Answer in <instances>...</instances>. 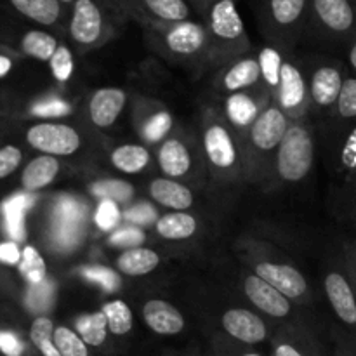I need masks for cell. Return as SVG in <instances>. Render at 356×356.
Wrapping results in <instances>:
<instances>
[{"label":"cell","instance_id":"obj_29","mask_svg":"<svg viewBox=\"0 0 356 356\" xmlns=\"http://www.w3.org/2000/svg\"><path fill=\"white\" fill-rule=\"evenodd\" d=\"M54 323L47 316H38L30 327V339L42 356H61L54 343Z\"/></svg>","mask_w":356,"mask_h":356},{"label":"cell","instance_id":"obj_41","mask_svg":"<svg viewBox=\"0 0 356 356\" xmlns=\"http://www.w3.org/2000/svg\"><path fill=\"white\" fill-rule=\"evenodd\" d=\"M118 218H120V212H118V207L115 205L113 200L101 202L96 214V222L99 225V228L103 229L113 228V226L118 222Z\"/></svg>","mask_w":356,"mask_h":356},{"label":"cell","instance_id":"obj_24","mask_svg":"<svg viewBox=\"0 0 356 356\" xmlns=\"http://www.w3.org/2000/svg\"><path fill=\"white\" fill-rule=\"evenodd\" d=\"M197 232V219L186 212H170L156 221V233L165 240H186Z\"/></svg>","mask_w":356,"mask_h":356},{"label":"cell","instance_id":"obj_46","mask_svg":"<svg viewBox=\"0 0 356 356\" xmlns=\"http://www.w3.org/2000/svg\"><path fill=\"white\" fill-rule=\"evenodd\" d=\"M125 218L132 222H149L153 218H155V212L148 207V205H139V207L131 209V211L125 214Z\"/></svg>","mask_w":356,"mask_h":356},{"label":"cell","instance_id":"obj_28","mask_svg":"<svg viewBox=\"0 0 356 356\" xmlns=\"http://www.w3.org/2000/svg\"><path fill=\"white\" fill-rule=\"evenodd\" d=\"M261 75V68L257 59L245 58L240 59L238 63L232 66V68L226 72L225 75V87L232 92L240 89H245V87L252 86V83L257 82Z\"/></svg>","mask_w":356,"mask_h":356},{"label":"cell","instance_id":"obj_38","mask_svg":"<svg viewBox=\"0 0 356 356\" xmlns=\"http://www.w3.org/2000/svg\"><path fill=\"white\" fill-rule=\"evenodd\" d=\"M170 127H172V118H170V115L167 111H159L145 125V138L148 141H159L163 136H167Z\"/></svg>","mask_w":356,"mask_h":356},{"label":"cell","instance_id":"obj_40","mask_svg":"<svg viewBox=\"0 0 356 356\" xmlns=\"http://www.w3.org/2000/svg\"><path fill=\"white\" fill-rule=\"evenodd\" d=\"M83 273H86V277L90 278V280L99 282L106 291H117V289L120 287V278L117 277V273L106 270V268H101V266L86 268Z\"/></svg>","mask_w":356,"mask_h":356},{"label":"cell","instance_id":"obj_36","mask_svg":"<svg viewBox=\"0 0 356 356\" xmlns=\"http://www.w3.org/2000/svg\"><path fill=\"white\" fill-rule=\"evenodd\" d=\"M94 193L101 197H108V200L125 202L132 197V186L122 181H103L92 186Z\"/></svg>","mask_w":356,"mask_h":356},{"label":"cell","instance_id":"obj_19","mask_svg":"<svg viewBox=\"0 0 356 356\" xmlns=\"http://www.w3.org/2000/svg\"><path fill=\"white\" fill-rule=\"evenodd\" d=\"M59 172V162L56 156L40 155L31 160L23 170L21 183L28 191H37L51 184Z\"/></svg>","mask_w":356,"mask_h":356},{"label":"cell","instance_id":"obj_10","mask_svg":"<svg viewBox=\"0 0 356 356\" xmlns=\"http://www.w3.org/2000/svg\"><path fill=\"white\" fill-rule=\"evenodd\" d=\"M245 294L247 298L256 305L257 308L263 309L266 315L275 316V318H284L291 313V302L282 292L271 287L268 282L259 278L257 275H250L245 280Z\"/></svg>","mask_w":356,"mask_h":356},{"label":"cell","instance_id":"obj_3","mask_svg":"<svg viewBox=\"0 0 356 356\" xmlns=\"http://www.w3.org/2000/svg\"><path fill=\"white\" fill-rule=\"evenodd\" d=\"M318 26L334 37L356 35V0H309Z\"/></svg>","mask_w":356,"mask_h":356},{"label":"cell","instance_id":"obj_49","mask_svg":"<svg viewBox=\"0 0 356 356\" xmlns=\"http://www.w3.org/2000/svg\"><path fill=\"white\" fill-rule=\"evenodd\" d=\"M191 2H193L195 6H198V7H207V9H209V7H211L212 3L216 2V0H191Z\"/></svg>","mask_w":356,"mask_h":356},{"label":"cell","instance_id":"obj_9","mask_svg":"<svg viewBox=\"0 0 356 356\" xmlns=\"http://www.w3.org/2000/svg\"><path fill=\"white\" fill-rule=\"evenodd\" d=\"M256 275L268 282L271 287L277 289L278 292H282L287 299L301 298L308 289L305 277L289 264L259 263L256 266Z\"/></svg>","mask_w":356,"mask_h":356},{"label":"cell","instance_id":"obj_34","mask_svg":"<svg viewBox=\"0 0 356 356\" xmlns=\"http://www.w3.org/2000/svg\"><path fill=\"white\" fill-rule=\"evenodd\" d=\"M257 63H259V68L264 80H266L270 86H278V83H280L282 66H284L280 51L275 47H263L259 51V59H257Z\"/></svg>","mask_w":356,"mask_h":356},{"label":"cell","instance_id":"obj_17","mask_svg":"<svg viewBox=\"0 0 356 356\" xmlns=\"http://www.w3.org/2000/svg\"><path fill=\"white\" fill-rule=\"evenodd\" d=\"M149 195L160 205L174 209L176 212L186 211L193 204V193H191V190H188L186 186H183L177 181L163 179V177H159V179H155L149 184Z\"/></svg>","mask_w":356,"mask_h":356},{"label":"cell","instance_id":"obj_48","mask_svg":"<svg viewBox=\"0 0 356 356\" xmlns=\"http://www.w3.org/2000/svg\"><path fill=\"white\" fill-rule=\"evenodd\" d=\"M350 63H351V66H353V70L356 72V35H355L353 44H351V49H350Z\"/></svg>","mask_w":356,"mask_h":356},{"label":"cell","instance_id":"obj_2","mask_svg":"<svg viewBox=\"0 0 356 356\" xmlns=\"http://www.w3.org/2000/svg\"><path fill=\"white\" fill-rule=\"evenodd\" d=\"M313 156L315 148L309 132L299 125L291 127L278 146V172L289 183H298L312 169Z\"/></svg>","mask_w":356,"mask_h":356},{"label":"cell","instance_id":"obj_21","mask_svg":"<svg viewBox=\"0 0 356 356\" xmlns=\"http://www.w3.org/2000/svg\"><path fill=\"white\" fill-rule=\"evenodd\" d=\"M159 163L165 176L181 177L191 169L190 152L177 139H167L160 148Z\"/></svg>","mask_w":356,"mask_h":356},{"label":"cell","instance_id":"obj_44","mask_svg":"<svg viewBox=\"0 0 356 356\" xmlns=\"http://www.w3.org/2000/svg\"><path fill=\"white\" fill-rule=\"evenodd\" d=\"M21 257H23V250H19L17 243L14 242L0 243V263L7 264V266H14V264L21 263Z\"/></svg>","mask_w":356,"mask_h":356},{"label":"cell","instance_id":"obj_47","mask_svg":"<svg viewBox=\"0 0 356 356\" xmlns=\"http://www.w3.org/2000/svg\"><path fill=\"white\" fill-rule=\"evenodd\" d=\"M10 68H13V59L7 58V56L0 54V79L2 76H6L7 73L10 72Z\"/></svg>","mask_w":356,"mask_h":356},{"label":"cell","instance_id":"obj_13","mask_svg":"<svg viewBox=\"0 0 356 356\" xmlns=\"http://www.w3.org/2000/svg\"><path fill=\"white\" fill-rule=\"evenodd\" d=\"M125 101H127V94L122 89L108 87V89L96 90L89 103V115L92 124L97 127H111L124 110Z\"/></svg>","mask_w":356,"mask_h":356},{"label":"cell","instance_id":"obj_6","mask_svg":"<svg viewBox=\"0 0 356 356\" xmlns=\"http://www.w3.org/2000/svg\"><path fill=\"white\" fill-rule=\"evenodd\" d=\"M160 33L165 47L179 56L198 54L209 42L207 28L190 19L181 23H162Z\"/></svg>","mask_w":356,"mask_h":356},{"label":"cell","instance_id":"obj_27","mask_svg":"<svg viewBox=\"0 0 356 356\" xmlns=\"http://www.w3.org/2000/svg\"><path fill=\"white\" fill-rule=\"evenodd\" d=\"M75 327V332L82 337L83 343H86L87 346H103L104 341H106L108 337V322L103 312H96L90 313V315L80 316V318L76 320Z\"/></svg>","mask_w":356,"mask_h":356},{"label":"cell","instance_id":"obj_26","mask_svg":"<svg viewBox=\"0 0 356 356\" xmlns=\"http://www.w3.org/2000/svg\"><path fill=\"white\" fill-rule=\"evenodd\" d=\"M111 163L125 174L141 172L149 163V152L139 145L118 146L111 153Z\"/></svg>","mask_w":356,"mask_h":356},{"label":"cell","instance_id":"obj_18","mask_svg":"<svg viewBox=\"0 0 356 356\" xmlns=\"http://www.w3.org/2000/svg\"><path fill=\"white\" fill-rule=\"evenodd\" d=\"M10 6L28 19L42 24L54 26L63 17V3L59 0H9Z\"/></svg>","mask_w":356,"mask_h":356},{"label":"cell","instance_id":"obj_51","mask_svg":"<svg viewBox=\"0 0 356 356\" xmlns=\"http://www.w3.org/2000/svg\"><path fill=\"white\" fill-rule=\"evenodd\" d=\"M238 356H263V355L256 353V351H245V353H242V355H238Z\"/></svg>","mask_w":356,"mask_h":356},{"label":"cell","instance_id":"obj_42","mask_svg":"<svg viewBox=\"0 0 356 356\" xmlns=\"http://www.w3.org/2000/svg\"><path fill=\"white\" fill-rule=\"evenodd\" d=\"M0 351L6 356H24V344L16 334L13 332H0Z\"/></svg>","mask_w":356,"mask_h":356},{"label":"cell","instance_id":"obj_30","mask_svg":"<svg viewBox=\"0 0 356 356\" xmlns=\"http://www.w3.org/2000/svg\"><path fill=\"white\" fill-rule=\"evenodd\" d=\"M101 312L104 313L108 322V330L113 336H125L132 330L134 325V318H132V312L124 301H110L103 305Z\"/></svg>","mask_w":356,"mask_h":356},{"label":"cell","instance_id":"obj_7","mask_svg":"<svg viewBox=\"0 0 356 356\" xmlns=\"http://www.w3.org/2000/svg\"><path fill=\"white\" fill-rule=\"evenodd\" d=\"M325 292L337 318L356 329V292L343 273L332 271L325 277Z\"/></svg>","mask_w":356,"mask_h":356},{"label":"cell","instance_id":"obj_4","mask_svg":"<svg viewBox=\"0 0 356 356\" xmlns=\"http://www.w3.org/2000/svg\"><path fill=\"white\" fill-rule=\"evenodd\" d=\"M26 139L44 155H73L80 148V136L65 124H37L28 129Z\"/></svg>","mask_w":356,"mask_h":356},{"label":"cell","instance_id":"obj_39","mask_svg":"<svg viewBox=\"0 0 356 356\" xmlns=\"http://www.w3.org/2000/svg\"><path fill=\"white\" fill-rule=\"evenodd\" d=\"M21 160H23V153L17 146L7 145L0 148V179L10 176L19 167Z\"/></svg>","mask_w":356,"mask_h":356},{"label":"cell","instance_id":"obj_52","mask_svg":"<svg viewBox=\"0 0 356 356\" xmlns=\"http://www.w3.org/2000/svg\"><path fill=\"white\" fill-rule=\"evenodd\" d=\"M350 356H356V351H355V353H351V355H350Z\"/></svg>","mask_w":356,"mask_h":356},{"label":"cell","instance_id":"obj_31","mask_svg":"<svg viewBox=\"0 0 356 356\" xmlns=\"http://www.w3.org/2000/svg\"><path fill=\"white\" fill-rule=\"evenodd\" d=\"M19 271L30 284L38 285L45 282V277H47V264H45L44 257L38 254V250L35 247L26 245L23 249Z\"/></svg>","mask_w":356,"mask_h":356},{"label":"cell","instance_id":"obj_23","mask_svg":"<svg viewBox=\"0 0 356 356\" xmlns=\"http://www.w3.org/2000/svg\"><path fill=\"white\" fill-rule=\"evenodd\" d=\"M280 101L285 108H298L306 96L305 79L292 63H284L280 75Z\"/></svg>","mask_w":356,"mask_h":356},{"label":"cell","instance_id":"obj_8","mask_svg":"<svg viewBox=\"0 0 356 356\" xmlns=\"http://www.w3.org/2000/svg\"><path fill=\"white\" fill-rule=\"evenodd\" d=\"M222 327L233 339L243 344L263 343L268 336L266 323L249 309H229L222 315Z\"/></svg>","mask_w":356,"mask_h":356},{"label":"cell","instance_id":"obj_20","mask_svg":"<svg viewBox=\"0 0 356 356\" xmlns=\"http://www.w3.org/2000/svg\"><path fill=\"white\" fill-rule=\"evenodd\" d=\"M160 264V257L155 250L145 247L127 249L118 256L117 266L127 277H143L155 270Z\"/></svg>","mask_w":356,"mask_h":356},{"label":"cell","instance_id":"obj_5","mask_svg":"<svg viewBox=\"0 0 356 356\" xmlns=\"http://www.w3.org/2000/svg\"><path fill=\"white\" fill-rule=\"evenodd\" d=\"M209 35L218 44L236 45L245 38V26L235 0H216L207 9Z\"/></svg>","mask_w":356,"mask_h":356},{"label":"cell","instance_id":"obj_25","mask_svg":"<svg viewBox=\"0 0 356 356\" xmlns=\"http://www.w3.org/2000/svg\"><path fill=\"white\" fill-rule=\"evenodd\" d=\"M58 47V38L44 30H30L21 38V51L38 61H51Z\"/></svg>","mask_w":356,"mask_h":356},{"label":"cell","instance_id":"obj_37","mask_svg":"<svg viewBox=\"0 0 356 356\" xmlns=\"http://www.w3.org/2000/svg\"><path fill=\"white\" fill-rule=\"evenodd\" d=\"M337 111L343 118H356V79H346L337 99Z\"/></svg>","mask_w":356,"mask_h":356},{"label":"cell","instance_id":"obj_12","mask_svg":"<svg viewBox=\"0 0 356 356\" xmlns=\"http://www.w3.org/2000/svg\"><path fill=\"white\" fill-rule=\"evenodd\" d=\"M143 318L159 336H176L184 329L183 313L162 299H152L146 302L143 306Z\"/></svg>","mask_w":356,"mask_h":356},{"label":"cell","instance_id":"obj_1","mask_svg":"<svg viewBox=\"0 0 356 356\" xmlns=\"http://www.w3.org/2000/svg\"><path fill=\"white\" fill-rule=\"evenodd\" d=\"M111 30V10L106 0H76L70 7V37L75 44L90 47Z\"/></svg>","mask_w":356,"mask_h":356},{"label":"cell","instance_id":"obj_11","mask_svg":"<svg viewBox=\"0 0 356 356\" xmlns=\"http://www.w3.org/2000/svg\"><path fill=\"white\" fill-rule=\"evenodd\" d=\"M287 131L289 127L285 115L280 110H277V108H268L264 113H261L254 120L250 138H252V143L257 148L268 152V149L280 146L282 139L285 138Z\"/></svg>","mask_w":356,"mask_h":356},{"label":"cell","instance_id":"obj_43","mask_svg":"<svg viewBox=\"0 0 356 356\" xmlns=\"http://www.w3.org/2000/svg\"><path fill=\"white\" fill-rule=\"evenodd\" d=\"M143 240H145L143 232L134 228L122 229V232L115 233V235L111 236V243H115V245H124L127 247V249H134V247H138V243H141Z\"/></svg>","mask_w":356,"mask_h":356},{"label":"cell","instance_id":"obj_50","mask_svg":"<svg viewBox=\"0 0 356 356\" xmlns=\"http://www.w3.org/2000/svg\"><path fill=\"white\" fill-rule=\"evenodd\" d=\"M59 2H61V3H63V6H70V7H72V6H73V3H75V2H76V0H59Z\"/></svg>","mask_w":356,"mask_h":356},{"label":"cell","instance_id":"obj_15","mask_svg":"<svg viewBox=\"0 0 356 356\" xmlns=\"http://www.w3.org/2000/svg\"><path fill=\"white\" fill-rule=\"evenodd\" d=\"M204 148L209 160L219 169H229L236 160V148L222 125H211L204 134Z\"/></svg>","mask_w":356,"mask_h":356},{"label":"cell","instance_id":"obj_22","mask_svg":"<svg viewBox=\"0 0 356 356\" xmlns=\"http://www.w3.org/2000/svg\"><path fill=\"white\" fill-rule=\"evenodd\" d=\"M145 14L160 23H181L190 19V3L186 0H134Z\"/></svg>","mask_w":356,"mask_h":356},{"label":"cell","instance_id":"obj_33","mask_svg":"<svg viewBox=\"0 0 356 356\" xmlns=\"http://www.w3.org/2000/svg\"><path fill=\"white\" fill-rule=\"evenodd\" d=\"M54 343L61 356H89V346L68 327H56Z\"/></svg>","mask_w":356,"mask_h":356},{"label":"cell","instance_id":"obj_14","mask_svg":"<svg viewBox=\"0 0 356 356\" xmlns=\"http://www.w3.org/2000/svg\"><path fill=\"white\" fill-rule=\"evenodd\" d=\"M263 9L273 30L291 31L306 16L309 0H263Z\"/></svg>","mask_w":356,"mask_h":356},{"label":"cell","instance_id":"obj_35","mask_svg":"<svg viewBox=\"0 0 356 356\" xmlns=\"http://www.w3.org/2000/svg\"><path fill=\"white\" fill-rule=\"evenodd\" d=\"M51 72L58 82H68L73 73V56L70 47L59 45L58 51L51 58Z\"/></svg>","mask_w":356,"mask_h":356},{"label":"cell","instance_id":"obj_16","mask_svg":"<svg viewBox=\"0 0 356 356\" xmlns=\"http://www.w3.org/2000/svg\"><path fill=\"white\" fill-rule=\"evenodd\" d=\"M343 73L336 66H320L312 79L313 101L320 106H332L343 89Z\"/></svg>","mask_w":356,"mask_h":356},{"label":"cell","instance_id":"obj_32","mask_svg":"<svg viewBox=\"0 0 356 356\" xmlns=\"http://www.w3.org/2000/svg\"><path fill=\"white\" fill-rule=\"evenodd\" d=\"M226 111H228V117L233 124L243 127V125L252 124L257 108L254 101L245 94H233V96H229L228 103H226Z\"/></svg>","mask_w":356,"mask_h":356},{"label":"cell","instance_id":"obj_45","mask_svg":"<svg viewBox=\"0 0 356 356\" xmlns=\"http://www.w3.org/2000/svg\"><path fill=\"white\" fill-rule=\"evenodd\" d=\"M35 115H40V117H59V115H66L70 113V106L66 103H63V101H49V103H44V104H38V106H35L33 110Z\"/></svg>","mask_w":356,"mask_h":356}]
</instances>
